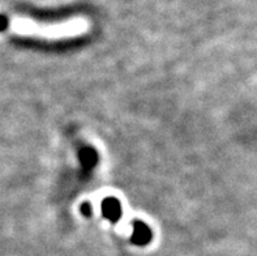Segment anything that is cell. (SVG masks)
I'll list each match as a JSON object with an SVG mask.
<instances>
[{
  "label": "cell",
  "instance_id": "obj_4",
  "mask_svg": "<svg viewBox=\"0 0 257 256\" xmlns=\"http://www.w3.org/2000/svg\"><path fill=\"white\" fill-rule=\"evenodd\" d=\"M8 25H10V21H8L4 16H0V32L6 29Z\"/></svg>",
  "mask_w": 257,
  "mask_h": 256
},
{
  "label": "cell",
  "instance_id": "obj_2",
  "mask_svg": "<svg viewBox=\"0 0 257 256\" xmlns=\"http://www.w3.org/2000/svg\"><path fill=\"white\" fill-rule=\"evenodd\" d=\"M102 212L107 218L110 220H117V217L120 216V205L115 199H106L102 203Z\"/></svg>",
  "mask_w": 257,
  "mask_h": 256
},
{
  "label": "cell",
  "instance_id": "obj_1",
  "mask_svg": "<svg viewBox=\"0 0 257 256\" xmlns=\"http://www.w3.org/2000/svg\"><path fill=\"white\" fill-rule=\"evenodd\" d=\"M150 239H152V233H150L149 227L147 225H144L143 222H136L135 224L134 237H132L134 243L139 244V246H144V244L149 243Z\"/></svg>",
  "mask_w": 257,
  "mask_h": 256
},
{
  "label": "cell",
  "instance_id": "obj_5",
  "mask_svg": "<svg viewBox=\"0 0 257 256\" xmlns=\"http://www.w3.org/2000/svg\"><path fill=\"white\" fill-rule=\"evenodd\" d=\"M81 211L84 212L85 214H88V216H89V214H90V213H89V205H88V204L82 205V207H81Z\"/></svg>",
  "mask_w": 257,
  "mask_h": 256
},
{
  "label": "cell",
  "instance_id": "obj_3",
  "mask_svg": "<svg viewBox=\"0 0 257 256\" xmlns=\"http://www.w3.org/2000/svg\"><path fill=\"white\" fill-rule=\"evenodd\" d=\"M81 159L85 166H91L95 161V153L88 148L81 153Z\"/></svg>",
  "mask_w": 257,
  "mask_h": 256
}]
</instances>
